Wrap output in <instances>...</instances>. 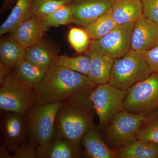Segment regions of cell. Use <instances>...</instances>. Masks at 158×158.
<instances>
[{"label": "cell", "mask_w": 158, "mask_h": 158, "mask_svg": "<svg viewBox=\"0 0 158 158\" xmlns=\"http://www.w3.org/2000/svg\"><path fill=\"white\" fill-rule=\"evenodd\" d=\"M97 85L88 76L53 64L42 81L33 88L38 103L46 105L60 103L79 91H93Z\"/></svg>", "instance_id": "obj_2"}, {"label": "cell", "mask_w": 158, "mask_h": 158, "mask_svg": "<svg viewBox=\"0 0 158 158\" xmlns=\"http://www.w3.org/2000/svg\"><path fill=\"white\" fill-rule=\"evenodd\" d=\"M67 3L69 2L58 0H33L31 9L34 15L42 19Z\"/></svg>", "instance_id": "obj_28"}, {"label": "cell", "mask_w": 158, "mask_h": 158, "mask_svg": "<svg viewBox=\"0 0 158 158\" xmlns=\"http://www.w3.org/2000/svg\"><path fill=\"white\" fill-rule=\"evenodd\" d=\"M58 56L45 43L40 41L25 48L24 59L47 71Z\"/></svg>", "instance_id": "obj_20"}, {"label": "cell", "mask_w": 158, "mask_h": 158, "mask_svg": "<svg viewBox=\"0 0 158 158\" xmlns=\"http://www.w3.org/2000/svg\"><path fill=\"white\" fill-rule=\"evenodd\" d=\"M60 103L42 105L37 103L26 113L29 143L36 148L56 137V120Z\"/></svg>", "instance_id": "obj_3"}, {"label": "cell", "mask_w": 158, "mask_h": 158, "mask_svg": "<svg viewBox=\"0 0 158 158\" xmlns=\"http://www.w3.org/2000/svg\"><path fill=\"white\" fill-rule=\"evenodd\" d=\"M142 54L147 62L152 73L158 75V45Z\"/></svg>", "instance_id": "obj_30"}, {"label": "cell", "mask_w": 158, "mask_h": 158, "mask_svg": "<svg viewBox=\"0 0 158 158\" xmlns=\"http://www.w3.org/2000/svg\"><path fill=\"white\" fill-rule=\"evenodd\" d=\"M143 15L158 25V0H141Z\"/></svg>", "instance_id": "obj_29"}, {"label": "cell", "mask_w": 158, "mask_h": 158, "mask_svg": "<svg viewBox=\"0 0 158 158\" xmlns=\"http://www.w3.org/2000/svg\"><path fill=\"white\" fill-rule=\"evenodd\" d=\"M54 64L88 76L90 68V60L86 55L73 57L64 55L57 56Z\"/></svg>", "instance_id": "obj_25"}, {"label": "cell", "mask_w": 158, "mask_h": 158, "mask_svg": "<svg viewBox=\"0 0 158 158\" xmlns=\"http://www.w3.org/2000/svg\"><path fill=\"white\" fill-rule=\"evenodd\" d=\"M111 11L118 25L135 23L143 15L141 0H114Z\"/></svg>", "instance_id": "obj_17"}, {"label": "cell", "mask_w": 158, "mask_h": 158, "mask_svg": "<svg viewBox=\"0 0 158 158\" xmlns=\"http://www.w3.org/2000/svg\"><path fill=\"white\" fill-rule=\"evenodd\" d=\"M158 45V25L142 15L135 23L131 49L142 54Z\"/></svg>", "instance_id": "obj_12"}, {"label": "cell", "mask_w": 158, "mask_h": 158, "mask_svg": "<svg viewBox=\"0 0 158 158\" xmlns=\"http://www.w3.org/2000/svg\"><path fill=\"white\" fill-rule=\"evenodd\" d=\"M37 158H81L83 157L81 142L56 137L36 149Z\"/></svg>", "instance_id": "obj_13"}, {"label": "cell", "mask_w": 158, "mask_h": 158, "mask_svg": "<svg viewBox=\"0 0 158 158\" xmlns=\"http://www.w3.org/2000/svg\"><path fill=\"white\" fill-rule=\"evenodd\" d=\"M81 144L82 154L85 157L116 158L115 152L108 146L98 127L94 125L84 134Z\"/></svg>", "instance_id": "obj_15"}, {"label": "cell", "mask_w": 158, "mask_h": 158, "mask_svg": "<svg viewBox=\"0 0 158 158\" xmlns=\"http://www.w3.org/2000/svg\"><path fill=\"white\" fill-rule=\"evenodd\" d=\"M42 21L32 13L10 33V36L24 48L41 41L45 31Z\"/></svg>", "instance_id": "obj_14"}, {"label": "cell", "mask_w": 158, "mask_h": 158, "mask_svg": "<svg viewBox=\"0 0 158 158\" xmlns=\"http://www.w3.org/2000/svg\"><path fill=\"white\" fill-rule=\"evenodd\" d=\"M58 1H66L69 3H72L73 2V0H58Z\"/></svg>", "instance_id": "obj_35"}, {"label": "cell", "mask_w": 158, "mask_h": 158, "mask_svg": "<svg viewBox=\"0 0 158 158\" xmlns=\"http://www.w3.org/2000/svg\"><path fill=\"white\" fill-rule=\"evenodd\" d=\"M144 117L123 110L117 113L104 131L103 137L108 146L115 149L137 140L138 130Z\"/></svg>", "instance_id": "obj_8"}, {"label": "cell", "mask_w": 158, "mask_h": 158, "mask_svg": "<svg viewBox=\"0 0 158 158\" xmlns=\"http://www.w3.org/2000/svg\"><path fill=\"white\" fill-rule=\"evenodd\" d=\"M137 138L158 143V110L144 117L138 130Z\"/></svg>", "instance_id": "obj_26"}, {"label": "cell", "mask_w": 158, "mask_h": 158, "mask_svg": "<svg viewBox=\"0 0 158 158\" xmlns=\"http://www.w3.org/2000/svg\"><path fill=\"white\" fill-rule=\"evenodd\" d=\"M10 69L7 68L2 62H0V84H2L4 80L10 74Z\"/></svg>", "instance_id": "obj_32"}, {"label": "cell", "mask_w": 158, "mask_h": 158, "mask_svg": "<svg viewBox=\"0 0 158 158\" xmlns=\"http://www.w3.org/2000/svg\"><path fill=\"white\" fill-rule=\"evenodd\" d=\"M37 148L28 143L17 152L13 154V158H37Z\"/></svg>", "instance_id": "obj_31"}, {"label": "cell", "mask_w": 158, "mask_h": 158, "mask_svg": "<svg viewBox=\"0 0 158 158\" xmlns=\"http://www.w3.org/2000/svg\"><path fill=\"white\" fill-rule=\"evenodd\" d=\"M127 91L108 83L98 85L91 92L90 99L98 116L99 129H105L115 115L123 110Z\"/></svg>", "instance_id": "obj_6"}, {"label": "cell", "mask_w": 158, "mask_h": 158, "mask_svg": "<svg viewBox=\"0 0 158 158\" xmlns=\"http://www.w3.org/2000/svg\"><path fill=\"white\" fill-rule=\"evenodd\" d=\"M72 6L71 3H69L61 6L41 19L46 31L52 27H58L72 23Z\"/></svg>", "instance_id": "obj_24"}, {"label": "cell", "mask_w": 158, "mask_h": 158, "mask_svg": "<svg viewBox=\"0 0 158 158\" xmlns=\"http://www.w3.org/2000/svg\"><path fill=\"white\" fill-rule=\"evenodd\" d=\"M67 37L69 44L77 52H86L89 48L91 40L85 28L73 27L69 31Z\"/></svg>", "instance_id": "obj_27"}, {"label": "cell", "mask_w": 158, "mask_h": 158, "mask_svg": "<svg viewBox=\"0 0 158 158\" xmlns=\"http://www.w3.org/2000/svg\"><path fill=\"white\" fill-rule=\"evenodd\" d=\"M47 71L34 63L23 59L13 73L23 83L34 87L42 81Z\"/></svg>", "instance_id": "obj_22"}, {"label": "cell", "mask_w": 158, "mask_h": 158, "mask_svg": "<svg viewBox=\"0 0 158 158\" xmlns=\"http://www.w3.org/2000/svg\"><path fill=\"white\" fill-rule=\"evenodd\" d=\"M33 0H16L10 14L0 27V35L11 31L32 13Z\"/></svg>", "instance_id": "obj_21"}, {"label": "cell", "mask_w": 158, "mask_h": 158, "mask_svg": "<svg viewBox=\"0 0 158 158\" xmlns=\"http://www.w3.org/2000/svg\"><path fill=\"white\" fill-rule=\"evenodd\" d=\"M114 0H73L72 23L84 27L111 9Z\"/></svg>", "instance_id": "obj_11"}, {"label": "cell", "mask_w": 158, "mask_h": 158, "mask_svg": "<svg viewBox=\"0 0 158 158\" xmlns=\"http://www.w3.org/2000/svg\"><path fill=\"white\" fill-rule=\"evenodd\" d=\"M91 91H79L60 102L56 120V136L81 142L94 125L96 111L90 99Z\"/></svg>", "instance_id": "obj_1"}, {"label": "cell", "mask_w": 158, "mask_h": 158, "mask_svg": "<svg viewBox=\"0 0 158 158\" xmlns=\"http://www.w3.org/2000/svg\"><path fill=\"white\" fill-rule=\"evenodd\" d=\"M10 153L11 152L4 144H1L0 146V158H13V155H11Z\"/></svg>", "instance_id": "obj_33"}, {"label": "cell", "mask_w": 158, "mask_h": 158, "mask_svg": "<svg viewBox=\"0 0 158 158\" xmlns=\"http://www.w3.org/2000/svg\"><path fill=\"white\" fill-rule=\"evenodd\" d=\"M25 48L11 36L4 37L0 42L1 62L11 70H15L24 59Z\"/></svg>", "instance_id": "obj_19"}, {"label": "cell", "mask_w": 158, "mask_h": 158, "mask_svg": "<svg viewBox=\"0 0 158 158\" xmlns=\"http://www.w3.org/2000/svg\"><path fill=\"white\" fill-rule=\"evenodd\" d=\"M33 87L27 85L13 73L4 80L0 88V109L3 112L18 113L24 118L31 107L38 103Z\"/></svg>", "instance_id": "obj_5"}, {"label": "cell", "mask_w": 158, "mask_h": 158, "mask_svg": "<svg viewBox=\"0 0 158 158\" xmlns=\"http://www.w3.org/2000/svg\"><path fill=\"white\" fill-rule=\"evenodd\" d=\"M1 130L2 144L13 154L29 143L28 131L25 119L20 114L4 112Z\"/></svg>", "instance_id": "obj_10"}, {"label": "cell", "mask_w": 158, "mask_h": 158, "mask_svg": "<svg viewBox=\"0 0 158 158\" xmlns=\"http://www.w3.org/2000/svg\"><path fill=\"white\" fill-rule=\"evenodd\" d=\"M86 55L90 60L88 76L98 85L109 83L114 59L89 49L86 51Z\"/></svg>", "instance_id": "obj_16"}, {"label": "cell", "mask_w": 158, "mask_h": 158, "mask_svg": "<svg viewBox=\"0 0 158 158\" xmlns=\"http://www.w3.org/2000/svg\"><path fill=\"white\" fill-rule=\"evenodd\" d=\"M135 23L118 25L104 37L90 40L88 49L113 59L121 58L131 49L132 34Z\"/></svg>", "instance_id": "obj_9"}, {"label": "cell", "mask_w": 158, "mask_h": 158, "mask_svg": "<svg viewBox=\"0 0 158 158\" xmlns=\"http://www.w3.org/2000/svg\"><path fill=\"white\" fill-rule=\"evenodd\" d=\"M14 1V0H4L2 6V9H6L7 7L10 6Z\"/></svg>", "instance_id": "obj_34"}, {"label": "cell", "mask_w": 158, "mask_h": 158, "mask_svg": "<svg viewBox=\"0 0 158 158\" xmlns=\"http://www.w3.org/2000/svg\"><path fill=\"white\" fill-rule=\"evenodd\" d=\"M152 73L143 55L130 49L123 56L114 59L109 83L128 90Z\"/></svg>", "instance_id": "obj_4"}, {"label": "cell", "mask_w": 158, "mask_h": 158, "mask_svg": "<svg viewBox=\"0 0 158 158\" xmlns=\"http://www.w3.org/2000/svg\"><path fill=\"white\" fill-rule=\"evenodd\" d=\"M123 110L145 116L158 110V75L152 73L128 90Z\"/></svg>", "instance_id": "obj_7"}, {"label": "cell", "mask_w": 158, "mask_h": 158, "mask_svg": "<svg viewBox=\"0 0 158 158\" xmlns=\"http://www.w3.org/2000/svg\"><path fill=\"white\" fill-rule=\"evenodd\" d=\"M117 25L112 17L110 9L84 28L88 32L91 40H94L104 37Z\"/></svg>", "instance_id": "obj_23"}, {"label": "cell", "mask_w": 158, "mask_h": 158, "mask_svg": "<svg viewBox=\"0 0 158 158\" xmlns=\"http://www.w3.org/2000/svg\"><path fill=\"white\" fill-rule=\"evenodd\" d=\"M113 150L116 158H158V143L152 141L137 139Z\"/></svg>", "instance_id": "obj_18"}]
</instances>
